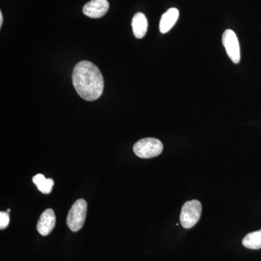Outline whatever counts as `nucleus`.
<instances>
[{
  "label": "nucleus",
  "instance_id": "obj_11",
  "mask_svg": "<svg viewBox=\"0 0 261 261\" xmlns=\"http://www.w3.org/2000/svg\"><path fill=\"white\" fill-rule=\"evenodd\" d=\"M243 245L246 248L258 250L261 248V229L247 233L244 238Z\"/></svg>",
  "mask_w": 261,
  "mask_h": 261
},
{
  "label": "nucleus",
  "instance_id": "obj_7",
  "mask_svg": "<svg viewBox=\"0 0 261 261\" xmlns=\"http://www.w3.org/2000/svg\"><path fill=\"white\" fill-rule=\"evenodd\" d=\"M56 223V214L54 211L48 208L41 215L37 223V231L42 236H47L55 228Z\"/></svg>",
  "mask_w": 261,
  "mask_h": 261
},
{
  "label": "nucleus",
  "instance_id": "obj_9",
  "mask_svg": "<svg viewBox=\"0 0 261 261\" xmlns=\"http://www.w3.org/2000/svg\"><path fill=\"white\" fill-rule=\"evenodd\" d=\"M132 30L134 35L137 39H142L145 37L148 28V22L145 14L142 13H137L132 19Z\"/></svg>",
  "mask_w": 261,
  "mask_h": 261
},
{
  "label": "nucleus",
  "instance_id": "obj_6",
  "mask_svg": "<svg viewBox=\"0 0 261 261\" xmlns=\"http://www.w3.org/2000/svg\"><path fill=\"white\" fill-rule=\"evenodd\" d=\"M109 10L108 0H92L84 5V14L92 18H99L104 16Z\"/></svg>",
  "mask_w": 261,
  "mask_h": 261
},
{
  "label": "nucleus",
  "instance_id": "obj_5",
  "mask_svg": "<svg viewBox=\"0 0 261 261\" xmlns=\"http://www.w3.org/2000/svg\"><path fill=\"white\" fill-rule=\"evenodd\" d=\"M222 42L228 58L236 64L240 63V47L236 34L231 29L225 31L222 36Z\"/></svg>",
  "mask_w": 261,
  "mask_h": 261
},
{
  "label": "nucleus",
  "instance_id": "obj_13",
  "mask_svg": "<svg viewBox=\"0 0 261 261\" xmlns=\"http://www.w3.org/2000/svg\"><path fill=\"white\" fill-rule=\"evenodd\" d=\"M3 13H2V12H0V27H2V25H3Z\"/></svg>",
  "mask_w": 261,
  "mask_h": 261
},
{
  "label": "nucleus",
  "instance_id": "obj_2",
  "mask_svg": "<svg viewBox=\"0 0 261 261\" xmlns=\"http://www.w3.org/2000/svg\"><path fill=\"white\" fill-rule=\"evenodd\" d=\"M162 142L155 138L142 139L134 145L136 155L141 159H152L162 153Z\"/></svg>",
  "mask_w": 261,
  "mask_h": 261
},
{
  "label": "nucleus",
  "instance_id": "obj_12",
  "mask_svg": "<svg viewBox=\"0 0 261 261\" xmlns=\"http://www.w3.org/2000/svg\"><path fill=\"white\" fill-rule=\"evenodd\" d=\"M10 216L8 212H0V228L5 229L9 225Z\"/></svg>",
  "mask_w": 261,
  "mask_h": 261
},
{
  "label": "nucleus",
  "instance_id": "obj_14",
  "mask_svg": "<svg viewBox=\"0 0 261 261\" xmlns=\"http://www.w3.org/2000/svg\"><path fill=\"white\" fill-rule=\"evenodd\" d=\"M7 212H8V213H10V209H8V211H7Z\"/></svg>",
  "mask_w": 261,
  "mask_h": 261
},
{
  "label": "nucleus",
  "instance_id": "obj_1",
  "mask_svg": "<svg viewBox=\"0 0 261 261\" xmlns=\"http://www.w3.org/2000/svg\"><path fill=\"white\" fill-rule=\"evenodd\" d=\"M72 80L77 94L82 99L93 101L102 95L104 80L100 70L94 63L87 61L77 63Z\"/></svg>",
  "mask_w": 261,
  "mask_h": 261
},
{
  "label": "nucleus",
  "instance_id": "obj_8",
  "mask_svg": "<svg viewBox=\"0 0 261 261\" xmlns=\"http://www.w3.org/2000/svg\"><path fill=\"white\" fill-rule=\"evenodd\" d=\"M179 16V11L176 8H171L166 11L160 20L159 28L162 34H166L173 28Z\"/></svg>",
  "mask_w": 261,
  "mask_h": 261
},
{
  "label": "nucleus",
  "instance_id": "obj_3",
  "mask_svg": "<svg viewBox=\"0 0 261 261\" xmlns=\"http://www.w3.org/2000/svg\"><path fill=\"white\" fill-rule=\"evenodd\" d=\"M202 214V205L200 201L192 200L187 201L182 206L180 214V223L185 228H191L200 219Z\"/></svg>",
  "mask_w": 261,
  "mask_h": 261
},
{
  "label": "nucleus",
  "instance_id": "obj_4",
  "mask_svg": "<svg viewBox=\"0 0 261 261\" xmlns=\"http://www.w3.org/2000/svg\"><path fill=\"white\" fill-rule=\"evenodd\" d=\"M87 213V203L84 199L76 200L68 212L67 225L73 232L83 227Z\"/></svg>",
  "mask_w": 261,
  "mask_h": 261
},
{
  "label": "nucleus",
  "instance_id": "obj_10",
  "mask_svg": "<svg viewBox=\"0 0 261 261\" xmlns=\"http://www.w3.org/2000/svg\"><path fill=\"white\" fill-rule=\"evenodd\" d=\"M33 182L37 185L38 190L43 194L50 193L54 186V181L51 178H46L45 176L41 173H38L32 178Z\"/></svg>",
  "mask_w": 261,
  "mask_h": 261
}]
</instances>
